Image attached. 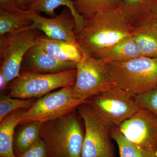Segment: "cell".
Wrapping results in <instances>:
<instances>
[{
  "label": "cell",
  "instance_id": "8992f818",
  "mask_svg": "<svg viewBox=\"0 0 157 157\" xmlns=\"http://www.w3.org/2000/svg\"><path fill=\"white\" fill-rule=\"evenodd\" d=\"M76 109L85 129L82 157H116L110 128L86 101Z\"/></svg>",
  "mask_w": 157,
  "mask_h": 157
},
{
  "label": "cell",
  "instance_id": "5b68a950",
  "mask_svg": "<svg viewBox=\"0 0 157 157\" xmlns=\"http://www.w3.org/2000/svg\"><path fill=\"white\" fill-rule=\"evenodd\" d=\"M73 86L62 88L38 99L33 107L22 114L18 125L33 122L42 124L75 112L84 101L74 97Z\"/></svg>",
  "mask_w": 157,
  "mask_h": 157
},
{
  "label": "cell",
  "instance_id": "484cf974",
  "mask_svg": "<svg viewBox=\"0 0 157 157\" xmlns=\"http://www.w3.org/2000/svg\"><path fill=\"white\" fill-rule=\"evenodd\" d=\"M0 9L19 13H22L25 11L18 7L16 0H0Z\"/></svg>",
  "mask_w": 157,
  "mask_h": 157
},
{
  "label": "cell",
  "instance_id": "1f68e13d",
  "mask_svg": "<svg viewBox=\"0 0 157 157\" xmlns=\"http://www.w3.org/2000/svg\"><path fill=\"white\" fill-rule=\"evenodd\" d=\"M155 157H157V149L155 151Z\"/></svg>",
  "mask_w": 157,
  "mask_h": 157
},
{
  "label": "cell",
  "instance_id": "8fae6325",
  "mask_svg": "<svg viewBox=\"0 0 157 157\" xmlns=\"http://www.w3.org/2000/svg\"><path fill=\"white\" fill-rule=\"evenodd\" d=\"M25 14L33 22L26 30H39L52 39L77 45L74 33L76 23L70 9L67 7L63 9L60 14L51 18L43 17L39 13L27 10Z\"/></svg>",
  "mask_w": 157,
  "mask_h": 157
},
{
  "label": "cell",
  "instance_id": "44dd1931",
  "mask_svg": "<svg viewBox=\"0 0 157 157\" xmlns=\"http://www.w3.org/2000/svg\"><path fill=\"white\" fill-rule=\"evenodd\" d=\"M85 20L98 12L119 9L121 0H71Z\"/></svg>",
  "mask_w": 157,
  "mask_h": 157
},
{
  "label": "cell",
  "instance_id": "30bf717a",
  "mask_svg": "<svg viewBox=\"0 0 157 157\" xmlns=\"http://www.w3.org/2000/svg\"><path fill=\"white\" fill-rule=\"evenodd\" d=\"M127 139L155 152L157 149V116L150 110L141 108L118 127Z\"/></svg>",
  "mask_w": 157,
  "mask_h": 157
},
{
  "label": "cell",
  "instance_id": "3957f363",
  "mask_svg": "<svg viewBox=\"0 0 157 157\" xmlns=\"http://www.w3.org/2000/svg\"><path fill=\"white\" fill-rule=\"evenodd\" d=\"M85 133L76 112L42 124L48 157H82Z\"/></svg>",
  "mask_w": 157,
  "mask_h": 157
},
{
  "label": "cell",
  "instance_id": "d4e9b609",
  "mask_svg": "<svg viewBox=\"0 0 157 157\" xmlns=\"http://www.w3.org/2000/svg\"><path fill=\"white\" fill-rule=\"evenodd\" d=\"M16 157H48V149L45 141L41 139L26 151L16 155Z\"/></svg>",
  "mask_w": 157,
  "mask_h": 157
},
{
  "label": "cell",
  "instance_id": "e0dca14e",
  "mask_svg": "<svg viewBox=\"0 0 157 157\" xmlns=\"http://www.w3.org/2000/svg\"><path fill=\"white\" fill-rule=\"evenodd\" d=\"M132 36L142 56L157 58V31L151 23L133 29Z\"/></svg>",
  "mask_w": 157,
  "mask_h": 157
},
{
  "label": "cell",
  "instance_id": "4dcf8cb0",
  "mask_svg": "<svg viewBox=\"0 0 157 157\" xmlns=\"http://www.w3.org/2000/svg\"><path fill=\"white\" fill-rule=\"evenodd\" d=\"M150 23H151L152 25H153V26L155 28V29H156V30L157 31V22Z\"/></svg>",
  "mask_w": 157,
  "mask_h": 157
},
{
  "label": "cell",
  "instance_id": "603a6c76",
  "mask_svg": "<svg viewBox=\"0 0 157 157\" xmlns=\"http://www.w3.org/2000/svg\"><path fill=\"white\" fill-rule=\"evenodd\" d=\"M36 99H22L11 98L4 94L0 97V121L11 113L20 109H30Z\"/></svg>",
  "mask_w": 157,
  "mask_h": 157
},
{
  "label": "cell",
  "instance_id": "6da1fadb",
  "mask_svg": "<svg viewBox=\"0 0 157 157\" xmlns=\"http://www.w3.org/2000/svg\"><path fill=\"white\" fill-rule=\"evenodd\" d=\"M133 29L119 9L101 11L85 20L84 27L76 35V43L82 53L99 59L131 36Z\"/></svg>",
  "mask_w": 157,
  "mask_h": 157
},
{
  "label": "cell",
  "instance_id": "83f0119b",
  "mask_svg": "<svg viewBox=\"0 0 157 157\" xmlns=\"http://www.w3.org/2000/svg\"><path fill=\"white\" fill-rule=\"evenodd\" d=\"M17 6L21 9L24 10H26L27 9L25 0H16Z\"/></svg>",
  "mask_w": 157,
  "mask_h": 157
},
{
  "label": "cell",
  "instance_id": "52a82bcc",
  "mask_svg": "<svg viewBox=\"0 0 157 157\" xmlns=\"http://www.w3.org/2000/svg\"><path fill=\"white\" fill-rule=\"evenodd\" d=\"M85 101L110 128L119 127L140 108L135 97L114 86Z\"/></svg>",
  "mask_w": 157,
  "mask_h": 157
},
{
  "label": "cell",
  "instance_id": "7c38bea8",
  "mask_svg": "<svg viewBox=\"0 0 157 157\" xmlns=\"http://www.w3.org/2000/svg\"><path fill=\"white\" fill-rule=\"evenodd\" d=\"M77 63L60 60L52 56L36 44L24 57L21 72L41 74L61 73L76 69Z\"/></svg>",
  "mask_w": 157,
  "mask_h": 157
},
{
  "label": "cell",
  "instance_id": "7a4b0ae2",
  "mask_svg": "<svg viewBox=\"0 0 157 157\" xmlns=\"http://www.w3.org/2000/svg\"><path fill=\"white\" fill-rule=\"evenodd\" d=\"M105 64L113 86L131 95L143 94L157 86V58L140 56Z\"/></svg>",
  "mask_w": 157,
  "mask_h": 157
},
{
  "label": "cell",
  "instance_id": "ffe728a7",
  "mask_svg": "<svg viewBox=\"0 0 157 157\" xmlns=\"http://www.w3.org/2000/svg\"><path fill=\"white\" fill-rule=\"evenodd\" d=\"M25 11L19 13L0 9V36L25 30L32 25L33 22L26 16Z\"/></svg>",
  "mask_w": 157,
  "mask_h": 157
},
{
  "label": "cell",
  "instance_id": "9c48e42d",
  "mask_svg": "<svg viewBox=\"0 0 157 157\" xmlns=\"http://www.w3.org/2000/svg\"><path fill=\"white\" fill-rule=\"evenodd\" d=\"M113 86L105 62L82 53L76 67V80L73 86L74 97L85 101Z\"/></svg>",
  "mask_w": 157,
  "mask_h": 157
},
{
  "label": "cell",
  "instance_id": "4316f807",
  "mask_svg": "<svg viewBox=\"0 0 157 157\" xmlns=\"http://www.w3.org/2000/svg\"><path fill=\"white\" fill-rule=\"evenodd\" d=\"M8 85L9 83L7 82L4 75L0 72V91L1 94H3V92L8 88Z\"/></svg>",
  "mask_w": 157,
  "mask_h": 157
},
{
  "label": "cell",
  "instance_id": "cb8c5ba5",
  "mask_svg": "<svg viewBox=\"0 0 157 157\" xmlns=\"http://www.w3.org/2000/svg\"><path fill=\"white\" fill-rule=\"evenodd\" d=\"M135 97L139 107L149 109L157 116V86L148 92Z\"/></svg>",
  "mask_w": 157,
  "mask_h": 157
},
{
  "label": "cell",
  "instance_id": "2e32d148",
  "mask_svg": "<svg viewBox=\"0 0 157 157\" xmlns=\"http://www.w3.org/2000/svg\"><path fill=\"white\" fill-rule=\"evenodd\" d=\"M61 6H64L70 9L75 23L74 33L75 35L78 33L84 27L85 19L76 11L71 0H34L28 6L27 10L39 13L43 12L48 16L54 17L56 16L55 10Z\"/></svg>",
  "mask_w": 157,
  "mask_h": 157
},
{
  "label": "cell",
  "instance_id": "ac0fdd59",
  "mask_svg": "<svg viewBox=\"0 0 157 157\" xmlns=\"http://www.w3.org/2000/svg\"><path fill=\"white\" fill-rule=\"evenodd\" d=\"M142 56L132 35L102 54L99 59L107 62H123Z\"/></svg>",
  "mask_w": 157,
  "mask_h": 157
},
{
  "label": "cell",
  "instance_id": "4fadbf2b",
  "mask_svg": "<svg viewBox=\"0 0 157 157\" xmlns=\"http://www.w3.org/2000/svg\"><path fill=\"white\" fill-rule=\"evenodd\" d=\"M36 44L60 60L78 63L82 58V52L78 45L63 40L52 39L44 34L38 37Z\"/></svg>",
  "mask_w": 157,
  "mask_h": 157
},
{
  "label": "cell",
  "instance_id": "ba28073f",
  "mask_svg": "<svg viewBox=\"0 0 157 157\" xmlns=\"http://www.w3.org/2000/svg\"><path fill=\"white\" fill-rule=\"evenodd\" d=\"M42 32L29 29L0 36V72L8 83L19 76L24 57Z\"/></svg>",
  "mask_w": 157,
  "mask_h": 157
},
{
  "label": "cell",
  "instance_id": "7402d4cb",
  "mask_svg": "<svg viewBox=\"0 0 157 157\" xmlns=\"http://www.w3.org/2000/svg\"><path fill=\"white\" fill-rule=\"evenodd\" d=\"M112 139L117 144L120 157H156L151 151L132 142L121 134L118 127L110 128Z\"/></svg>",
  "mask_w": 157,
  "mask_h": 157
},
{
  "label": "cell",
  "instance_id": "f1b7e54d",
  "mask_svg": "<svg viewBox=\"0 0 157 157\" xmlns=\"http://www.w3.org/2000/svg\"><path fill=\"white\" fill-rule=\"evenodd\" d=\"M157 0H155L154 2L153 5L152 7L151 11L149 17L152 15L157 14ZM150 17H149V19Z\"/></svg>",
  "mask_w": 157,
  "mask_h": 157
},
{
  "label": "cell",
  "instance_id": "5bb4252c",
  "mask_svg": "<svg viewBox=\"0 0 157 157\" xmlns=\"http://www.w3.org/2000/svg\"><path fill=\"white\" fill-rule=\"evenodd\" d=\"M26 109H20L10 113L0 121V156L16 157L14 150V131Z\"/></svg>",
  "mask_w": 157,
  "mask_h": 157
},
{
  "label": "cell",
  "instance_id": "d6986e66",
  "mask_svg": "<svg viewBox=\"0 0 157 157\" xmlns=\"http://www.w3.org/2000/svg\"><path fill=\"white\" fill-rule=\"evenodd\" d=\"M14 135V150L15 156L26 151L41 139L42 124L33 122L24 124Z\"/></svg>",
  "mask_w": 157,
  "mask_h": 157
},
{
  "label": "cell",
  "instance_id": "9a60e30c",
  "mask_svg": "<svg viewBox=\"0 0 157 157\" xmlns=\"http://www.w3.org/2000/svg\"><path fill=\"white\" fill-rule=\"evenodd\" d=\"M155 0H121L119 9L133 29L148 21Z\"/></svg>",
  "mask_w": 157,
  "mask_h": 157
},
{
  "label": "cell",
  "instance_id": "277c9868",
  "mask_svg": "<svg viewBox=\"0 0 157 157\" xmlns=\"http://www.w3.org/2000/svg\"><path fill=\"white\" fill-rule=\"evenodd\" d=\"M76 69L61 73L41 74L20 72L8 87L7 95L19 99H39L57 89L73 86Z\"/></svg>",
  "mask_w": 157,
  "mask_h": 157
},
{
  "label": "cell",
  "instance_id": "f546056e",
  "mask_svg": "<svg viewBox=\"0 0 157 157\" xmlns=\"http://www.w3.org/2000/svg\"><path fill=\"white\" fill-rule=\"evenodd\" d=\"M25 1L26 4L27 5V6H28L33 1H34V0H25Z\"/></svg>",
  "mask_w": 157,
  "mask_h": 157
}]
</instances>
